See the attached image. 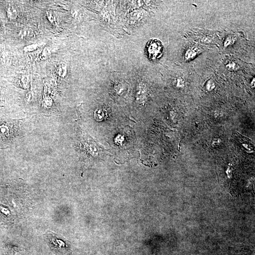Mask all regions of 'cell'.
Here are the masks:
<instances>
[{
  "instance_id": "6da1fadb",
  "label": "cell",
  "mask_w": 255,
  "mask_h": 255,
  "mask_svg": "<svg viewBox=\"0 0 255 255\" xmlns=\"http://www.w3.org/2000/svg\"><path fill=\"white\" fill-rule=\"evenodd\" d=\"M163 46L161 42L157 39L150 40L147 46V53L150 59L155 60L162 55Z\"/></svg>"
},
{
  "instance_id": "7a4b0ae2",
  "label": "cell",
  "mask_w": 255,
  "mask_h": 255,
  "mask_svg": "<svg viewBox=\"0 0 255 255\" xmlns=\"http://www.w3.org/2000/svg\"><path fill=\"white\" fill-rule=\"evenodd\" d=\"M34 31L30 28H24L19 31L18 36L22 39H31L35 37Z\"/></svg>"
},
{
  "instance_id": "3957f363",
  "label": "cell",
  "mask_w": 255,
  "mask_h": 255,
  "mask_svg": "<svg viewBox=\"0 0 255 255\" xmlns=\"http://www.w3.org/2000/svg\"><path fill=\"white\" fill-rule=\"evenodd\" d=\"M7 15L8 18L11 20L15 19L18 14L17 7L13 4H9L7 8Z\"/></svg>"
},
{
  "instance_id": "277c9868",
  "label": "cell",
  "mask_w": 255,
  "mask_h": 255,
  "mask_svg": "<svg viewBox=\"0 0 255 255\" xmlns=\"http://www.w3.org/2000/svg\"><path fill=\"white\" fill-rule=\"evenodd\" d=\"M56 70L58 75L61 78H65L67 74V66L63 62L59 63L57 66Z\"/></svg>"
},
{
  "instance_id": "5b68a950",
  "label": "cell",
  "mask_w": 255,
  "mask_h": 255,
  "mask_svg": "<svg viewBox=\"0 0 255 255\" xmlns=\"http://www.w3.org/2000/svg\"><path fill=\"white\" fill-rule=\"evenodd\" d=\"M42 45V44L40 43H34L33 44H29V45L24 46L23 47V50L25 53H31V52L37 51L38 49H39Z\"/></svg>"
},
{
  "instance_id": "8992f818",
  "label": "cell",
  "mask_w": 255,
  "mask_h": 255,
  "mask_svg": "<svg viewBox=\"0 0 255 255\" xmlns=\"http://www.w3.org/2000/svg\"><path fill=\"white\" fill-rule=\"evenodd\" d=\"M51 49L49 47H44L42 52L40 53L39 59L40 60H44L48 59L51 55Z\"/></svg>"
},
{
  "instance_id": "52a82bcc",
  "label": "cell",
  "mask_w": 255,
  "mask_h": 255,
  "mask_svg": "<svg viewBox=\"0 0 255 255\" xmlns=\"http://www.w3.org/2000/svg\"><path fill=\"white\" fill-rule=\"evenodd\" d=\"M19 81H20V84L22 85V87L24 88H28L29 87V78L28 75H24L21 76Z\"/></svg>"
},
{
  "instance_id": "ba28073f",
  "label": "cell",
  "mask_w": 255,
  "mask_h": 255,
  "mask_svg": "<svg viewBox=\"0 0 255 255\" xmlns=\"http://www.w3.org/2000/svg\"><path fill=\"white\" fill-rule=\"evenodd\" d=\"M197 55V52L193 49H190L187 50L185 54V57L186 59L190 60L193 59Z\"/></svg>"
},
{
  "instance_id": "9c48e42d",
  "label": "cell",
  "mask_w": 255,
  "mask_h": 255,
  "mask_svg": "<svg viewBox=\"0 0 255 255\" xmlns=\"http://www.w3.org/2000/svg\"><path fill=\"white\" fill-rule=\"evenodd\" d=\"M46 16H47V19L49 20V22L54 25L56 26L57 25L56 19L55 16L53 15L51 12L48 11H46Z\"/></svg>"
},
{
  "instance_id": "30bf717a",
  "label": "cell",
  "mask_w": 255,
  "mask_h": 255,
  "mask_svg": "<svg viewBox=\"0 0 255 255\" xmlns=\"http://www.w3.org/2000/svg\"><path fill=\"white\" fill-rule=\"evenodd\" d=\"M95 117L96 118V120L98 121H101L103 119L106 117V112L103 110H96L95 112Z\"/></svg>"
},
{
  "instance_id": "8fae6325",
  "label": "cell",
  "mask_w": 255,
  "mask_h": 255,
  "mask_svg": "<svg viewBox=\"0 0 255 255\" xmlns=\"http://www.w3.org/2000/svg\"><path fill=\"white\" fill-rule=\"evenodd\" d=\"M227 69L230 70H234L237 69L238 66H237L236 63L235 62L231 61V62H228V63L226 65Z\"/></svg>"
},
{
  "instance_id": "7c38bea8",
  "label": "cell",
  "mask_w": 255,
  "mask_h": 255,
  "mask_svg": "<svg viewBox=\"0 0 255 255\" xmlns=\"http://www.w3.org/2000/svg\"><path fill=\"white\" fill-rule=\"evenodd\" d=\"M215 84L212 80H209L206 83V88L207 90H212L213 88H215Z\"/></svg>"
},
{
  "instance_id": "4fadbf2b",
  "label": "cell",
  "mask_w": 255,
  "mask_h": 255,
  "mask_svg": "<svg viewBox=\"0 0 255 255\" xmlns=\"http://www.w3.org/2000/svg\"><path fill=\"white\" fill-rule=\"evenodd\" d=\"M234 42V39L232 37H228L226 39L225 42V46H228L230 44H232Z\"/></svg>"
},
{
  "instance_id": "5bb4252c",
  "label": "cell",
  "mask_w": 255,
  "mask_h": 255,
  "mask_svg": "<svg viewBox=\"0 0 255 255\" xmlns=\"http://www.w3.org/2000/svg\"><path fill=\"white\" fill-rule=\"evenodd\" d=\"M177 86L179 87H182L184 86V82L183 79L180 77H179L177 78Z\"/></svg>"
},
{
  "instance_id": "9a60e30c",
  "label": "cell",
  "mask_w": 255,
  "mask_h": 255,
  "mask_svg": "<svg viewBox=\"0 0 255 255\" xmlns=\"http://www.w3.org/2000/svg\"><path fill=\"white\" fill-rule=\"evenodd\" d=\"M0 29H1V27H0Z\"/></svg>"
}]
</instances>
